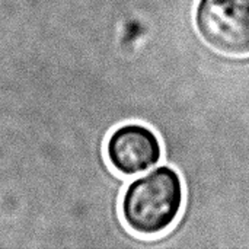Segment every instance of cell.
Wrapping results in <instances>:
<instances>
[{
    "mask_svg": "<svg viewBox=\"0 0 249 249\" xmlns=\"http://www.w3.org/2000/svg\"><path fill=\"white\" fill-rule=\"evenodd\" d=\"M184 203V187L177 171L160 166L133 181L121 201V213L130 231L156 236L178 219Z\"/></svg>",
    "mask_w": 249,
    "mask_h": 249,
    "instance_id": "cell-1",
    "label": "cell"
},
{
    "mask_svg": "<svg viewBox=\"0 0 249 249\" xmlns=\"http://www.w3.org/2000/svg\"><path fill=\"white\" fill-rule=\"evenodd\" d=\"M196 25L201 38L216 51L249 54V0H200Z\"/></svg>",
    "mask_w": 249,
    "mask_h": 249,
    "instance_id": "cell-2",
    "label": "cell"
},
{
    "mask_svg": "<svg viewBox=\"0 0 249 249\" xmlns=\"http://www.w3.org/2000/svg\"><path fill=\"white\" fill-rule=\"evenodd\" d=\"M162 156L158 136L142 124L118 127L108 139L107 158L112 168L125 177H133L156 166Z\"/></svg>",
    "mask_w": 249,
    "mask_h": 249,
    "instance_id": "cell-3",
    "label": "cell"
}]
</instances>
